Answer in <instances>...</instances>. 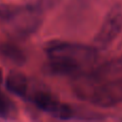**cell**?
Listing matches in <instances>:
<instances>
[{
  "label": "cell",
  "mask_w": 122,
  "mask_h": 122,
  "mask_svg": "<svg viewBox=\"0 0 122 122\" xmlns=\"http://www.w3.org/2000/svg\"><path fill=\"white\" fill-rule=\"evenodd\" d=\"M48 71L59 75H70L80 71L97 60V49L94 46L66 42L51 43L46 47Z\"/></svg>",
  "instance_id": "6da1fadb"
},
{
  "label": "cell",
  "mask_w": 122,
  "mask_h": 122,
  "mask_svg": "<svg viewBox=\"0 0 122 122\" xmlns=\"http://www.w3.org/2000/svg\"><path fill=\"white\" fill-rule=\"evenodd\" d=\"M122 31V9L114 8L104 19L100 30L94 38L97 49H106L112 44Z\"/></svg>",
  "instance_id": "7a4b0ae2"
},
{
  "label": "cell",
  "mask_w": 122,
  "mask_h": 122,
  "mask_svg": "<svg viewBox=\"0 0 122 122\" xmlns=\"http://www.w3.org/2000/svg\"><path fill=\"white\" fill-rule=\"evenodd\" d=\"M32 101L39 109L60 120L71 119L74 116V110L71 106L60 102L57 97L48 92L39 91L34 93Z\"/></svg>",
  "instance_id": "3957f363"
},
{
  "label": "cell",
  "mask_w": 122,
  "mask_h": 122,
  "mask_svg": "<svg viewBox=\"0 0 122 122\" xmlns=\"http://www.w3.org/2000/svg\"><path fill=\"white\" fill-rule=\"evenodd\" d=\"M5 87L12 94L19 97H26L28 92V79L24 73L12 71L6 76Z\"/></svg>",
  "instance_id": "277c9868"
},
{
  "label": "cell",
  "mask_w": 122,
  "mask_h": 122,
  "mask_svg": "<svg viewBox=\"0 0 122 122\" xmlns=\"http://www.w3.org/2000/svg\"><path fill=\"white\" fill-rule=\"evenodd\" d=\"M0 56L16 65H23L26 62V55L24 51L10 42L0 44Z\"/></svg>",
  "instance_id": "5b68a950"
},
{
  "label": "cell",
  "mask_w": 122,
  "mask_h": 122,
  "mask_svg": "<svg viewBox=\"0 0 122 122\" xmlns=\"http://www.w3.org/2000/svg\"><path fill=\"white\" fill-rule=\"evenodd\" d=\"M15 112L13 102L0 92V118H10Z\"/></svg>",
  "instance_id": "8992f818"
},
{
  "label": "cell",
  "mask_w": 122,
  "mask_h": 122,
  "mask_svg": "<svg viewBox=\"0 0 122 122\" xmlns=\"http://www.w3.org/2000/svg\"><path fill=\"white\" fill-rule=\"evenodd\" d=\"M2 79H3V73H2V70L0 69V85L2 82Z\"/></svg>",
  "instance_id": "52a82bcc"
}]
</instances>
